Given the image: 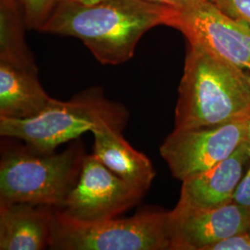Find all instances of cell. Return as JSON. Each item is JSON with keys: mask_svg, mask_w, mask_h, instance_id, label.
I'll return each instance as SVG.
<instances>
[{"mask_svg": "<svg viewBox=\"0 0 250 250\" xmlns=\"http://www.w3.org/2000/svg\"><path fill=\"white\" fill-rule=\"evenodd\" d=\"M83 159L78 144L57 155L9 152L0 164V202L62 208L79 179Z\"/></svg>", "mask_w": 250, "mask_h": 250, "instance_id": "cell-5", "label": "cell"}, {"mask_svg": "<svg viewBox=\"0 0 250 250\" xmlns=\"http://www.w3.org/2000/svg\"><path fill=\"white\" fill-rule=\"evenodd\" d=\"M250 119L197 129H174L160 147L173 177L180 181L208 170L247 141Z\"/></svg>", "mask_w": 250, "mask_h": 250, "instance_id": "cell-6", "label": "cell"}, {"mask_svg": "<svg viewBox=\"0 0 250 250\" xmlns=\"http://www.w3.org/2000/svg\"><path fill=\"white\" fill-rule=\"evenodd\" d=\"M145 193L118 176L92 154L84 156L79 179L60 209L82 222L103 221L134 207Z\"/></svg>", "mask_w": 250, "mask_h": 250, "instance_id": "cell-8", "label": "cell"}, {"mask_svg": "<svg viewBox=\"0 0 250 250\" xmlns=\"http://www.w3.org/2000/svg\"><path fill=\"white\" fill-rule=\"evenodd\" d=\"M25 29L21 0H0V62L38 72L25 41Z\"/></svg>", "mask_w": 250, "mask_h": 250, "instance_id": "cell-14", "label": "cell"}, {"mask_svg": "<svg viewBox=\"0 0 250 250\" xmlns=\"http://www.w3.org/2000/svg\"><path fill=\"white\" fill-rule=\"evenodd\" d=\"M52 100L38 79V72L0 62V117L37 116Z\"/></svg>", "mask_w": 250, "mask_h": 250, "instance_id": "cell-13", "label": "cell"}, {"mask_svg": "<svg viewBox=\"0 0 250 250\" xmlns=\"http://www.w3.org/2000/svg\"><path fill=\"white\" fill-rule=\"evenodd\" d=\"M250 161L249 146L245 141L230 157L214 167L183 181L174 209H205L232 203Z\"/></svg>", "mask_w": 250, "mask_h": 250, "instance_id": "cell-10", "label": "cell"}, {"mask_svg": "<svg viewBox=\"0 0 250 250\" xmlns=\"http://www.w3.org/2000/svg\"><path fill=\"white\" fill-rule=\"evenodd\" d=\"M208 250H250V232H238L218 242Z\"/></svg>", "mask_w": 250, "mask_h": 250, "instance_id": "cell-17", "label": "cell"}, {"mask_svg": "<svg viewBox=\"0 0 250 250\" xmlns=\"http://www.w3.org/2000/svg\"><path fill=\"white\" fill-rule=\"evenodd\" d=\"M50 250H171L170 211H144L130 218L82 222L54 208Z\"/></svg>", "mask_w": 250, "mask_h": 250, "instance_id": "cell-4", "label": "cell"}, {"mask_svg": "<svg viewBox=\"0 0 250 250\" xmlns=\"http://www.w3.org/2000/svg\"><path fill=\"white\" fill-rule=\"evenodd\" d=\"M26 27L41 31L59 0H21Z\"/></svg>", "mask_w": 250, "mask_h": 250, "instance_id": "cell-15", "label": "cell"}, {"mask_svg": "<svg viewBox=\"0 0 250 250\" xmlns=\"http://www.w3.org/2000/svg\"><path fill=\"white\" fill-rule=\"evenodd\" d=\"M226 14L250 26V0H214Z\"/></svg>", "mask_w": 250, "mask_h": 250, "instance_id": "cell-16", "label": "cell"}, {"mask_svg": "<svg viewBox=\"0 0 250 250\" xmlns=\"http://www.w3.org/2000/svg\"><path fill=\"white\" fill-rule=\"evenodd\" d=\"M248 73H249V76H250V70L248 72Z\"/></svg>", "mask_w": 250, "mask_h": 250, "instance_id": "cell-22", "label": "cell"}, {"mask_svg": "<svg viewBox=\"0 0 250 250\" xmlns=\"http://www.w3.org/2000/svg\"><path fill=\"white\" fill-rule=\"evenodd\" d=\"M171 250H208L232 234L250 231V210L235 203L170 211Z\"/></svg>", "mask_w": 250, "mask_h": 250, "instance_id": "cell-9", "label": "cell"}, {"mask_svg": "<svg viewBox=\"0 0 250 250\" xmlns=\"http://www.w3.org/2000/svg\"><path fill=\"white\" fill-rule=\"evenodd\" d=\"M53 208L0 202V250H42L49 247Z\"/></svg>", "mask_w": 250, "mask_h": 250, "instance_id": "cell-11", "label": "cell"}, {"mask_svg": "<svg viewBox=\"0 0 250 250\" xmlns=\"http://www.w3.org/2000/svg\"><path fill=\"white\" fill-rule=\"evenodd\" d=\"M60 1L71 2V3L78 4V5H82V6H95V5H99L101 3L109 1V0H59V2Z\"/></svg>", "mask_w": 250, "mask_h": 250, "instance_id": "cell-20", "label": "cell"}, {"mask_svg": "<svg viewBox=\"0 0 250 250\" xmlns=\"http://www.w3.org/2000/svg\"><path fill=\"white\" fill-rule=\"evenodd\" d=\"M247 142H248V146H249V152H250V120L249 123V128H248V138H247Z\"/></svg>", "mask_w": 250, "mask_h": 250, "instance_id": "cell-21", "label": "cell"}, {"mask_svg": "<svg viewBox=\"0 0 250 250\" xmlns=\"http://www.w3.org/2000/svg\"><path fill=\"white\" fill-rule=\"evenodd\" d=\"M122 132L109 125L94 130L93 155L118 176L146 192L156 176L155 169L146 155L125 140Z\"/></svg>", "mask_w": 250, "mask_h": 250, "instance_id": "cell-12", "label": "cell"}, {"mask_svg": "<svg viewBox=\"0 0 250 250\" xmlns=\"http://www.w3.org/2000/svg\"><path fill=\"white\" fill-rule=\"evenodd\" d=\"M127 120L124 106L93 87L69 101L53 99L37 116L21 120L0 117V134L21 139L40 154H50L62 144L100 127L109 125L123 131Z\"/></svg>", "mask_w": 250, "mask_h": 250, "instance_id": "cell-3", "label": "cell"}, {"mask_svg": "<svg viewBox=\"0 0 250 250\" xmlns=\"http://www.w3.org/2000/svg\"><path fill=\"white\" fill-rule=\"evenodd\" d=\"M250 118L249 73L189 44L174 129L212 127Z\"/></svg>", "mask_w": 250, "mask_h": 250, "instance_id": "cell-2", "label": "cell"}, {"mask_svg": "<svg viewBox=\"0 0 250 250\" xmlns=\"http://www.w3.org/2000/svg\"></svg>", "mask_w": 250, "mask_h": 250, "instance_id": "cell-23", "label": "cell"}, {"mask_svg": "<svg viewBox=\"0 0 250 250\" xmlns=\"http://www.w3.org/2000/svg\"><path fill=\"white\" fill-rule=\"evenodd\" d=\"M232 202L250 210V161L249 169L234 192Z\"/></svg>", "mask_w": 250, "mask_h": 250, "instance_id": "cell-18", "label": "cell"}, {"mask_svg": "<svg viewBox=\"0 0 250 250\" xmlns=\"http://www.w3.org/2000/svg\"><path fill=\"white\" fill-rule=\"evenodd\" d=\"M174 11L146 0H109L95 6L60 1L40 32L80 39L101 64L119 65L132 59L146 32L170 26Z\"/></svg>", "mask_w": 250, "mask_h": 250, "instance_id": "cell-1", "label": "cell"}, {"mask_svg": "<svg viewBox=\"0 0 250 250\" xmlns=\"http://www.w3.org/2000/svg\"><path fill=\"white\" fill-rule=\"evenodd\" d=\"M146 1L162 5L170 9H176V10L189 9L194 6H197L205 2H209V1L214 2V0H146Z\"/></svg>", "mask_w": 250, "mask_h": 250, "instance_id": "cell-19", "label": "cell"}, {"mask_svg": "<svg viewBox=\"0 0 250 250\" xmlns=\"http://www.w3.org/2000/svg\"><path fill=\"white\" fill-rule=\"evenodd\" d=\"M170 26L179 30L190 45L245 72L250 71V25L226 14L213 1L175 9Z\"/></svg>", "mask_w": 250, "mask_h": 250, "instance_id": "cell-7", "label": "cell"}]
</instances>
